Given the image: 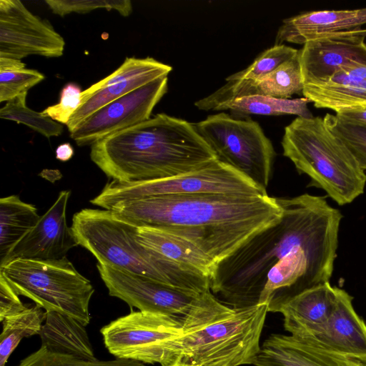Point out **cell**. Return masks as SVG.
Segmentation results:
<instances>
[{"instance_id": "obj_16", "label": "cell", "mask_w": 366, "mask_h": 366, "mask_svg": "<svg viewBox=\"0 0 366 366\" xmlns=\"http://www.w3.org/2000/svg\"><path fill=\"white\" fill-rule=\"evenodd\" d=\"M337 301L332 314L306 339L328 351L366 363V324L352 305L353 297L337 287Z\"/></svg>"}, {"instance_id": "obj_32", "label": "cell", "mask_w": 366, "mask_h": 366, "mask_svg": "<svg viewBox=\"0 0 366 366\" xmlns=\"http://www.w3.org/2000/svg\"><path fill=\"white\" fill-rule=\"evenodd\" d=\"M44 78V75L37 70L26 68L19 71L0 72V102H7L27 92Z\"/></svg>"}, {"instance_id": "obj_33", "label": "cell", "mask_w": 366, "mask_h": 366, "mask_svg": "<svg viewBox=\"0 0 366 366\" xmlns=\"http://www.w3.org/2000/svg\"><path fill=\"white\" fill-rule=\"evenodd\" d=\"M82 92L77 84H66L61 91L59 102L46 108L41 112L42 114L66 125L81 105Z\"/></svg>"}, {"instance_id": "obj_9", "label": "cell", "mask_w": 366, "mask_h": 366, "mask_svg": "<svg viewBox=\"0 0 366 366\" xmlns=\"http://www.w3.org/2000/svg\"><path fill=\"white\" fill-rule=\"evenodd\" d=\"M197 194L267 195V190L216 159L199 169L166 179L135 182L112 180L90 202L109 209L117 202L132 199Z\"/></svg>"}, {"instance_id": "obj_2", "label": "cell", "mask_w": 366, "mask_h": 366, "mask_svg": "<svg viewBox=\"0 0 366 366\" xmlns=\"http://www.w3.org/2000/svg\"><path fill=\"white\" fill-rule=\"evenodd\" d=\"M280 219L216 264L210 290L232 309L259 304L269 270L295 250L339 235L342 215L324 197L277 198Z\"/></svg>"}, {"instance_id": "obj_28", "label": "cell", "mask_w": 366, "mask_h": 366, "mask_svg": "<svg viewBox=\"0 0 366 366\" xmlns=\"http://www.w3.org/2000/svg\"><path fill=\"white\" fill-rule=\"evenodd\" d=\"M16 366H146L144 363L127 359L99 360L96 357L60 352L41 346L36 352L21 360Z\"/></svg>"}, {"instance_id": "obj_37", "label": "cell", "mask_w": 366, "mask_h": 366, "mask_svg": "<svg viewBox=\"0 0 366 366\" xmlns=\"http://www.w3.org/2000/svg\"><path fill=\"white\" fill-rule=\"evenodd\" d=\"M56 158L61 162L69 160L74 155V151L69 143H63L59 145L56 149Z\"/></svg>"}, {"instance_id": "obj_4", "label": "cell", "mask_w": 366, "mask_h": 366, "mask_svg": "<svg viewBox=\"0 0 366 366\" xmlns=\"http://www.w3.org/2000/svg\"><path fill=\"white\" fill-rule=\"evenodd\" d=\"M71 227L78 245L100 264L197 293L210 290L209 277L140 243L137 227L109 209H83L74 214Z\"/></svg>"}, {"instance_id": "obj_5", "label": "cell", "mask_w": 366, "mask_h": 366, "mask_svg": "<svg viewBox=\"0 0 366 366\" xmlns=\"http://www.w3.org/2000/svg\"><path fill=\"white\" fill-rule=\"evenodd\" d=\"M281 144L283 155L310 178L309 185L323 189L339 205L364 192L365 171L323 117H297L285 127Z\"/></svg>"}, {"instance_id": "obj_35", "label": "cell", "mask_w": 366, "mask_h": 366, "mask_svg": "<svg viewBox=\"0 0 366 366\" xmlns=\"http://www.w3.org/2000/svg\"><path fill=\"white\" fill-rule=\"evenodd\" d=\"M340 119L355 125L366 127V106L342 109L335 113Z\"/></svg>"}, {"instance_id": "obj_3", "label": "cell", "mask_w": 366, "mask_h": 366, "mask_svg": "<svg viewBox=\"0 0 366 366\" xmlns=\"http://www.w3.org/2000/svg\"><path fill=\"white\" fill-rule=\"evenodd\" d=\"M90 157L122 182L176 177L217 159L194 123L164 113L97 142Z\"/></svg>"}, {"instance_id": "obj_21", "label": "cell", "mask_w": 366, "mask_h": 366, "mask_svg": "<svg viewBox=\"0 0 366 366\" xmlns=\"http://www.w3.org/2000/svg\"><path fill=\"white\" fill-rule=\"evenodd\" d=\"M302 95L316 108L336 113L366 106V80L341 70L328 78L305 84Z\"/></svg>"}, {"instance_id": "obj_18", "label": "cell", "mask_w": 366, "mask_h": 366, "mask_svg": "<svg viewBox=\"0 0 366 366\" xmlns=\"http://www.w3.org/2000/svg\"><path fill=\"white\" fill-rule=\"evenodd\" d=\"M366 7L357 9L319 10L300 13L282 21L274 44H305L337 33L362 29Z\"/></svg>"}, {"instance_id": "obj_10", "label": "cell", "mask_w": 366, "mask_h": 366, "mask_svg": "<svg viewBox=\"0 0 366 366\" xmlns=\"http://www.w3.org/2000/svg\"><path fill=\"white\" fill-rule=\"evenodd\" d=\"M100 332L117 358L142 363L171 364V342L184 334L183 320L144 311H132L104 326Z\"/></svg>"}, {"instance_id": "obj_15", "label": "cell", "mask_w": 366, "mask_h": 366, "mask_svg": "<svg viewBox=\"0 0 366 366\" xmlns=\"http://www.w3.org/2000/svg\"><path fill=\"white\" fill-rule=\"evenodd\" d=\"M366 29L342 31L307 41L299 50L304 84L328 78L342 68L366 65Z\"/></svg>"}, {"instance_id": "obj_39", "label": "cell", "mask_w": 366, "mask_h": 366, "mask_svg": "<svg viewBox=\"0 0 366 366\" xmlns=\"http://www.w3.org/2000/svg\"><path fill=\"white\" fill-rule=\"evenodd\" d=\"M167 366H199L196 364L192 363L190 362L184 361V360H179L175 361Z\"/></svg>"}, {"instance_id": "obj_38", "label": "cell", "mask_w": 366, "mask_h": 366, "mask_svg": "<svg viewBox=\"0 0 366 366\" xmlns=\"http://www.w3.org/2000/svg\"><path fill=\"white\" fill-rule=\"evenodd\" d=\"M341 70L366 80V65L355 63L342 68Z\"/></svg>"}, {"instance_id": "obj_11", "label": "cell", "mask_w": 366, "mask_h": 366, "mask_svg": "<svg viewBox=\"0 0 366 366\" xmlns=\"http://www.w3.org/2000/svg\"><path fill=\"white\" fill-rule=\"evenodd\" d=\"M97 268L109 295L139 311L159 313L183 320L199 308L211 293V290L204 293L186 290L99 262Z\"/></svg>"}, {"instance_id": "obj_29", "label": "cell", "mask_w": 366, "mask_h": 366, "mask_svg": "<svg viewBox=\"0 0 366 366\" xmlns=\"http://www.w3.org/2000/svg\"><path fill=\"white\" fill-rule=\"evenodd\" d=\"M298 51L299 50L285 44H274L261 53L246 69L227 77L226 81H257L295 57Z\"/></svg>"}, {"instance_id": "obj_25", "label": "cell", "mask_w": 366, "mask_h": 366, "mask_svg": "<svg viewBox=\"0 0 366 366\" xmlns=\"http://www.w3.org/2000/svg\"><path fill=\"white\" fill-rule=\"evenodd\" d=\"M310 102L305 97L278 99L263 95H248L227 101L217 106L214 111L229 109L240 116L289 114L310 118L313 117L308 107Z\"/></svg>"}, {"instance_id": "obj_8", "label": "cell", "mask_w": 366, "mask_h": 366, "mask_svg": "<svg viewBox=\"0 0 366 366\" xmlns=\"http://www.w3.org/2000/svg\"><path fill=\"white\" fill-rule=\"evenodd\" d=\"M194 125L218 160L267 190L275 152L272 143L257 122L234 118L222 112L209 115Z\"/></svg>"}, {"instance_id": "obj_13", "label": "cell", "mask_w": 366, "mask_h": 366, "mask_svg": "<svg viewBox=\"0 0 366 366\" xmlns=\"http://www.w3.org/2000/svg\"><path fill=\"white\" fill-rule=\"evenodd\" d=\"M64 46L63 37L48 20L32 14L21 1H0V57H59Z\"/></svg>"}, {"instance_id": "obj_40", "label": "cell", "mask_w": 366, "mask_h": 366, "mask_svg": "<svg viewBox=\"0 0 366 366\" xmlns=\"http://www.w3.org/2000/svg\"><path fill=\"white\" fill-rule=\"evenodd\" d=\"M362 366H366V363L365 364H363Z\"/></svg>"}, {"instance_id": "obj_17", "label": "cell", "mask_w": 366, "mask_h": 366, "mask_svg": "<svg viewBox=\"0 0 366 366\" xmlns=\"http://www.w3.org/2000/svg\"><path fill=\"white\" fill-rule=\"evenodd\" d=\"M302 78L300 54L283 63L273 71L257 81L229 80L217 90L194 103L201 110H214L219 104L237 97L263 95L278 99H290L302 94Z\"/></svg>"}, {"instance_id": "obj_6", "label": "cell", "mask_w": 366, "mask_h": 366, "mask_svg": "<svg viewBox=\"0 0 366 366\" xmlns=\"http://www.w3.org/2000/svg\"><path fill=\"white\" fill-rule=\"evenodd\" d=\"M229 317L184 332L169 347L172 362L199 366L253 365L260 351V336L268 304L234 309Z\"/></svg>"}, {"instance_id": "obj_19", "label": "cell", "mask_w": 366, "mask_h": 366, "mask_svg": "<svg viewBox=\"0 0 366 366\" xmlns=\"http://www.w3.org/2000/svg\"><path fill=\"white\" fill-rule=\"evenodd\" d=\"M337 301V287H332L329 282L268 307V312L281 313L285 330L293 336L304 337L326 323L335 309Z\"/></svg>"}, {"instance_id": "obj_1", "label": "cell", "mask_w": 366, "mask_h": 366, "mask_svg": "<svg viewBox=\"0 0 366 366\" xmlns=\"http://www.w3.org/2000/svg\"><path fill=\"white\" fill-rule=\"evenodd\" d=\"M137 227H154L183 237L217 264L263 229L282 209L267 195L197 194L122 201L110 209Z\"/></svg>"}, {"instance_id": "obj_36", "label": "cell", "mask_w": 366, "mask_h": 366, "mask_svg": "<svg viewBox=\"0 0 366 366\" xmlns=\"http://www.w3.org/2000/svg\"><path fill=\"white\" fill-rule=\"evenodd\" d=\"M25 69V64L19 59L0 57V72L19 71Z\"/></svg>"}, {"instance_id": "obj_27", "label": "cell", "mask_w": 366, "mask_h": 366, "mask_svg": "<svg viewBox=\"0 0 366 366\" xmlns=\"http://www.w3.org/2000/svg\"><path fill=\"white\" fill-rule=\"evenodd\" d=\"M27 92L8 101L0 109V117L23 124L46 138L57 137L64 131L63 126L45 117L41 112L32 110L26 106Z\"/></svg>"}, {"instance_id": "obj_12", "label": "cell", "mask_w": 366, "mask_h": 366, "mask_svg": "<svg viewBox=\"0 0 366 366\" xmlns=\"http://www.w3.org/2000/svg\"><path fill=\"white\" fill-rule=\"evenodd\" d=\"M168 90V76L157 79L104 105L82 121L70 137L78 146L92 145L107 137L150 119Z\"/></svg>"}, {"instance_id": "obj_26", "label": "cell", "mask_w": 366, "mask_h": 366, "mask_svg": "<svg viewBox=\"0 0 366 366\" xmlns=\"http://www.w3.org/2000/svg\"><path fill=\"white\" fill-rule=\"evenodd\" d=\"M46 312L37 305L26 307L17 314L8 316L2 320L0 335V366H6L13 351L24 337L40 335Z\"/></svg>"}, {"instance_id": "obj_20", "label": "cell", "mask_w": 366, "mask_h": 366, "mask_svg": "<svg viewBox=\"0 0 366 366\" xmlns=\"http://www.w3.org/2000/svg\"><path fill=\"white\" fill-rule=\"evenodd\" d=\"M299 337L272 334L264 341L254 366H362Z\"/></svg>"}, {"instance_id": "obj_31", "label": "cell", "mask_w": 366, "mask_h": 366, "mask_svg": "<svg viewBox=\"0 0 366 366\" xmlns=\"http://www.w3.org/2000/svg\"><path fill=\"white\" fill-rule=\"evenodd\" d=\"M45 3L55 14L64 16L71 13L84 14L98 9L116 10L123 16L132 11L129 0H46Z\"/></svg>"}, {"instance_id": "obj_24", "label": "cell", "mask_w": 366, "mask_h": 366, "mask_svg": "<svg viewBox=\"0 0 366 366\" xmlns=\"http://www.w3.org/2000/svg\"><path fill=\"white\" fill-rule=\"evenodd\" d=\"M41 216L36 207L16 195L0 199V263L11 249L38 223Z\"/></svg>"}, {"instance_id": "obj_30", "label": "cell", "mask_w": 366, "mask_h": 366, "mask_svg": "<svg viewBox=\"0 0 366 366\" xmlns=\"http://www.w3.org/2000/svg\"><path fill=\"white\" fill-rule=\"evenodd\" d=\"M323 119L327 127L344 142L360 167L366 171V127L345 122L329 113Z\"/></svg>"}, {"instance_id": "obj_14", "label": "cell", "mask_w": 366, "mask_h": 366, "mask_svg": "<svg viewBox=\"0 0 366 366\" xmlns=\"http://www.w3.org/2000/svg\"><path fill=\"white\" fill-rule=\"evenodd\" d=\"M69 191H61L41 216L36 225L11 249L0 266L15 259L59 260L78 243L66 223V211Z\"/></svg>"}, {"instance_id": "obj_7", "label": "cell", "mask_w": 366, "mask_h": 366, "mask_svg": "<svg viewBox=\"0 0 366 366\" xmlns=\"http://www.w3.org/2000/svg\"><path fill=\"white\" fill-rule=\"evenodd\" d=\"M0 274L19 295L46 312L67 315L86 326L94 292L91 282L66 258L59 260L15 259L0 266Z\"/></svg>"}, {"instance_id": "obj_23", "label": "cell", "mask_w": 366, "mask_h": 366, "mask_svg": "<svg viewBox=\"0 0 366 366\" xmlns=\"http://www.w3.org/2000/svg\"><path fill=\"white\" fill-rule=\"evenodd\" d=\"M45 320L40 333L41 346L60 352L95 357L86 326L56 312H46Z\"/></svg>"}, {"instance_id": "obj_22", "label": "cell", "mask_w": 366, "mask_h": 366, "mask_svg": "<svg viewBox=\"0 0 366 366\" xmlns=\"http://www.w3.org/2000/svg\"><path fill=\"white\" fill-rule=\"evenodd\" d=\"M137 239L169 259L211 277L216 264L195 244L154 227H137Z\"/></svg>"}, {"instance_id": "obj_34", "label": "cell", "mask_w": 366, "mask_h": 366, "mask_svg": "<svg viewBox=\"0 0 366 366\" xmlns=\"http://www.w3.org/2000/svg\"><path fill=\"white\" fill-rule=\"evenodd\" d=\"M26 307L19 295L4 277L0 274V321L24 310Z\"/></svg>"}]
</instances>
